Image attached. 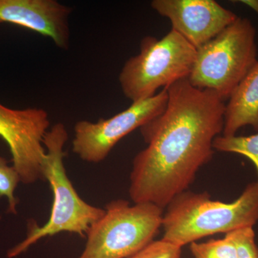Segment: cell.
I'll list each match as a JSON object with an SVG mask.
<instances>
[{"instance_id": "4fadbf2b", "label": "cell", "mask_w": 258, "mask_h": 258, "mask_svg": "<svg viewBox=\"0 0 258 258\" xmlns=\"http://www.w3.org/2000/svg\"><path fill=\"white\" fill-rule=\"evenodd\" d=\"M189 249L193 258H238L237 247L230 236L205 242H192Z\"/></svg>"}, {"instance_id": "52a82bcc", "label": "cell", "mask_w": 258, "mask_h": 258, "mask_svg": "<svg viewBox=\"0 0 258 258\" xmlns=\"http://www.w3.org/2000/svg\"><path fill=\"white\" fill-rule=\"evenodd\" d=\"M167 101V89L164 88L151 98L132 103L111 118L78 121L74 125L73 152L86 162H101L123 137L161 114Z\"/></svg>"}, {"instance_id": "e0dca14e", "label": "cell", "mask_w": 258, "mask_h": 258, "mask_svg": "<svg viewBox=\"0 0 258 258\" xmlns=\"http://www.w3.org/2000/svg\"><path fill=\"white\" fill-rule=\"evenodd\" d=\"M240 3L247 5L258 14V0H243V1H240Z\"/></svg>"}, {"instance_id": "6da1fadb", "label": "cell", "mask_w": 258, "mask_h": 258, "mask_svg": "<svg viewBox=\"0 0 258 258\" xmlns=\"http://www.w3.org/2000/svg\"><path fill=\"white\" fill-rule=\"evenodd\" d=\"M166 88L165 109L140 128L147 147L134 157L128 189L133 203L163 210L189 189L200 168L211 161L226 106L215 91L194 87L187 79Z\"/></svg>"}, {"instance_id": "5b68a950", "label": "cell", "mask_w": 258, "mask_h": 258, "mask_svg": "<svg viewBox=\"0 0 258 258\" xmlns=\"http://www.w3.org/2000/svg\"><path fill=\"white\" fill-rule=\"evenodd\" d=\"M196 55L197 49L174 30L160 40L144 37L140 52L130 57L120 71L122 92L132 103L154 96L159 88L187 79Z\"/></svg>"}, {"instance_id": "8992f818", "label": "cell", "mask_w": 258, "mask_h": 258, "mask_svg": "<svg viewBox=\"0 0 258 258\" xmlns=\"http://www.w3.org/2000/svg\"><path fill=\"white\" fill-rule=\"evenodd\" d=\"M164 210L152 203L131 205L123 199L105 207V214L88 230L78 258H128L154 240Z\"/></svg>"}, {"instance_id": "277c9868", "label": "cell", "mask_w": 258, "mask_h": 258, "mask_svg": "<svg viewBox=\"0 0 258 258\" xmlns=\"http://www.w3.org/2000/svg\"><path fill=\"white\" fill-rule=\"evenodd\" d=\"M256 30L247 18H238L216 37L197 49L188 81L194 87L211 90L228 101L256 62Z\"/></svg>"}, {"instance_id": "ba28073f", "label": "cell", "mask_w": 258, "mask_h": 258, "mask_svg": "<svg viewBox=\"0 0 258 258\" xmlns=\"http://www.w3.org/2000/svg\"><path fill=\"white\" fill-rule=\"evenodd\" d=\"M50 125L48 113L42 108L13 109L0 103V137L9 147L13 167L23 184L44 180L43 141Z\"/></svg>"}, {"instance_id": "ac0fdd59", "label": "cell", "mask_w": 258, "mask_h": 258, "mask_svg": "<svg viewBox=\"0 0 258 258\" xmlns=\"http://www.w3.org/2000/svg\"><path fill=\"white\" fill-rule=\"evenodd\" d=\"M0 24H2L1 23H0Z\"/></svg>"}, {"instance_id": "9a60e30c", "label": "cell", "mask_w": 258, "mask_h": 258, "mask_svg": "<svg viewBox=\"0 0 258 258\" xmlns=\"http://www.w3.org/2000/svg\"><path fill=\"white\" fill-rule=\"evenodd\" d=\"M226 235L230 236L235 242L238 258H258V246L253 227L233 231Z\"/></svg>"}, {"instance_id": "2e32d148", "label": "cell", "mask_w": 258, "mask_h": 258, "mask_svg": "<svg viewBox=\"0 0 258 258\" xmlns=\"http://www.w3.org/2000/svg\"><path fill=\"white\" fill-rule=\"evenodd\" d=\"M128 258H181V247L163 240H154Z\"/></svg>"}, {"instance_id": "7c38bea8", "label": "cell", "mask_w": 258, "mask_h": 258, "mask_svg": "<svg viewBox=\"0 0 258 258\" xmlns=\"http://www.w3.org/2000/svg\"><path fill=\"white\" fill-rule=\"evenodd\" d=\"M213 149L218 152L235 153L248 158L257 169L258 184V132L247 137L218 136L214 140Z\"/></svg>"}, {"instance_id": "3957f363", "label": "cell", "mask_w": 258, "mask_h": 258, "mask_svg": "<svg viewBox=\"0 0 258 258\" xmlns=\"http://www.w3.org/2000/svg\"><path fill=\"white\" fill-rule=\"evenodd\" d=\"M68 139L67 129L62 123L52 125L45 135L44 180L50 184L53 196L50 217L41 227L32 222L25 240L8 251V258L18 257L43 237L60 232L86 237L90 227L104 215L105 209L90 205L79 196L68 176L64 164Z\"/></svg>"}, {"instance_id": "30bf717a", "label": "cell", "mask_w": 258, "mask_h": 258, "mask_svg": "<svg viewBox=\"0 0 258 258\" xmlns=\"http://www.w3.org/2000/svg\"><path fill=\"white\" fill-rule=\"evenodd\" d=\"M73 9L56 0H0V23L14 24L49 37L61 50L71 45Z\"/></svg>"}, {"instance_id": "8fae6325", "label": "cell", "mask_w": 258, "mask_h": 258, "mask_svg": "<svg viewBox=\"0 0 258 258\" xmlns=\"http://www.w3.org/2000/svg\"><path fill=\"white\" fill-rule=\"evenodd\" d=\"M245 125L258 132V60L226 104L222 136H235Z\"/></svg>"}, {"instance_id": "5bb4252c", "label": "cell", "mask_w": 258, "mask_h": 258, "mask_svg": "<svg viewBox=\"0 0 258 258\" xmlns=\"http://www.w3.org/2000/svg\"><path fill=\"white\" fill-rule=\"evenodd\" d=\"M20 182L18 172L13 166L8 164L5 158L0 157V198H6L8 202V212L17 214L18 199L15 197V190Z\"/></svg>"}, {"instance_id": "9c48e42d", "label": "cell", "mask_w": 258, "mask_h": 258, "mask_svg": "<svg viewBox=\"0 0 258 258\" xmlns=\"http://www.w3.org/2000/svg\"><path fill=\"white\" fill-rule=\"evenodd\" d=\"M153 9L170 20L171 30L198 49L238 17L214 0H154Z\"/></svg>"}, {"instance_id": "7a4b0ae2", "label": "cell", "mask_w": 258, "mask_h": 258, "mask_svg": "<svg viewBox=\"0 0 258 258\" xmlns=\"http://www.w3.org/2000/svg\"><path fill=\"white\" fill-rule=\"evenodd\" d=\"M165 209L162 240L182 248L208 236L253 227L258 222V184L249 183L230 203L212 200L207 191L186 190Z\"/></svg>"}]
</instances>
